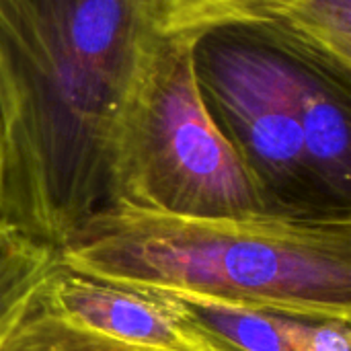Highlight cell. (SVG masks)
<instances>
[{"mask_svg":"<svg viewBox=\"0 0 351 351\" xmlns=\"http://www.w3.org/2000/svg\"><path fill=\"white\" fill-rule=\"evenodd\" d=\"M263 27L351 74V0H278Z\"/></svg>","mask_w":351,"mask_h":351,"instance_id":"cell-8","label":"cell"},{"mask_svg":"<svg viewBox=\"0 0 351 351\" xmlns=\"http://www.w3.org/2000/svg\"><path fill=\"white\" fill-rule=\"evenodd\" d=\"M37 60L14 68L0 232L60 249L113 204L117 119L148 41L144 0H29ZM12 64V62H10Z\"/></svg>","mask_w":351,"mask_h":351,"instance_id":"cell-1","label":"cell"},{"mask_svg":"<svg viewBox=\"0 0 351 351\" xmlns=\"http://www.w3.org/2000/svg\"><path fill=\"white\" fill-rule=\"evenodd\" d=\"M197 39L148 41L115 128L113 204L197 218L269 212L206 107L193 58Z\"/></svg>","mask_w":351,"mask_h":351,"instance_id":"cell-3","label":"cell"},{"mask_svg":"<svg viewBox=\"0 0 351 351\" xmlns=\"http://www.w3.org/2000/svg\"><path fill=\"white\" fill-rule=\"evenodd\" d=\"M41 296L64 319L125 346L152 351H208L150 290L95 280L58 265Z\"/></svg>","mask_w":351,"mask_h":351,"instance_id":"cell-5","label":"cell"},{"mask_svg":"<svg viewBox=\"0 0 351 351\" xmlns=\"http://www.w3.org/2000/svg\"><path fill=\"white\" fill-rule=\"evenodd\" d=\"M208 351H302L313 321L243 308L183 292L150 290Z\"/></svg>","mask_w":351,"mask_h":351,"instance_id":"cell-7","label":"cell"},{"mask_svg":"<svg viewBox=\"0 0 351 351\" xmlns=\"http://www.w3.org/2000/svg\"><path fill=\"white\" fill-rule=\"evenodd\" d=\"M0 41L14 68H29L37 60L39 41L29 0H0Z\"/></svg>","mask_w":351,"mask_h":351,"instance_id":"cell-12","label":"cell"},{"mask_svg":"<svg viewBox=\"0 0 351 351\" xmlns=\"http://www.w3.org/2000/svg\"><path fill=\"white\" fill-rule=\"evenodd\" d=\"M302 351H351L350 321H313Z\"/></svg>","mask_w":351,"mask_h":351,"instance_id":"cell-13","label":"cell"},{"mask_svg":"<svg viewBox=\"0 0 351 351\" xmlns=\"http://www.w3.org/2000/svg\"><path fill=\"white\" fill-rule=\"evenodd\" d=\"M41 292L4 335L0 351H152L119 343L64 319Z\"/></svg>","mask_w":351,"mask_h":351,"instance_id":"cell-10","label":"cell"},{"mask_svg":"<svg viewBox=\"0 0 351 351\" xmlns=\"http://www.w3.org/2000/svg\"><path fill=\"white\" fill-rule=\"evenodd\" d=\"M148 25L158 37L204 35L228 27H263L278 0H144Z\"/></svg>","mask_w":351,"mask_h":351,"instance_id":"cell-9","label":"cell"},{"mask_svg":"<svg viewBox=\"0 0 351 351\" xmlns=\"http://www.w3.org/2000/svg\"><path fill=\"white\" fill-rule=\"evenodd\" d=\"M62 267L302 321H351V214L175 216L111 204L58 249Z\"/></svg>","mask_w":351,"mask_h":351,"instance_id":"cell-2","label":"cell"},{"mask_svg":"<svg viewBox=\"0 0 351 351\" xmlns=\"http://www.w3.org/2000/svg\"><path fill=\"white\" fill-rule=\"evenodd\" d=\"M193 58L206 107L257 181L269 212L351 214L331 202L311 171L286 53L265 27L204 33Z\"/></svg>","mask_w":351,"mask_h":351,"instance_id":"cell-4","label":"cell"},{"mask_svg":"<svg viewBox=\"0 0 351 351\" xmlns=\"http://www.w3.org/2000/svg\"><path fill=\"white\" fill-rule=\"evenodd\" d=\"M58 265L56 249L0 232V341Z\"/></svg>","mask_w":351,"mask_h":351,"instance_id":"cell-11","label":"cell"},{"mask_svg":"<svg viewBox=\"0 0 351 351\" xmlns=\"http://www.w3.org/2000/svg\"><path fill=\"white\" fill-rule=\"evenodd\" d=\"M265 29L286 53L311 171L331 202L351 212V74Z\"/></svg>","mask_w":351,"mask_h":351,"instance_id":"cell-6","label":"cell"},{"mask_svg":"<svg viewBox=\"0 0 351 351\" xmlns=\"http://www.w3.org/2000/svg\"><path fill=\"white\" fill-rule=\"evenodd\" d=\"M12 88H14V70L4 43L0 41V169H2V152H4V125H6V113H8Z\"/></svg>","mask_w":351,"mask_h":351,"instance_id":"cell-14","label":"cell"}]
</instances>
